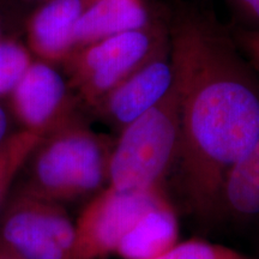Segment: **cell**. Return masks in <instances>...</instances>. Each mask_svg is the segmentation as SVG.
Masks as SVG:
<instances>
[{
  "mask_svg": "<svg viewBox=\"0 0 259 259\" xmlns=\"http://www.w3.org/2000/svg\"><path fill=\"white\" fill-rule=\"evenodd\" d=\"M219 212L240 221L259 218V139L227 171Z\"/></svg>",
  "mask_w": 259,
  "mask_h": 259,
  "instance_id": "obj_12",
  "label": "cell"
},
{
  "mask_svg": "<svg viewBox=\"0 0 259 259\" xmlns=\"http://www.w3.org/2000/svg\"><path fill=\"white\" fill-rule=\"evenodd\" d=\"M0 259H21V258L16 257V255L9 253V252H6L0 248Z\"/></svg>",
  "mask_w": 259,
  "mask_h": 259,
  "instance_id": "obj_20",
  "label": "cell"
},
{
  "mask_svg": "<svg viewBox=\"0 0 259 259\" xmlns=\"http://www.w3.org/2000/svg\"><path fill=\"white\" fill-rule=\"evenodd\" d=\"M231 36L239 52L259 77V30L236 25L233 28Z\"/></svg>",
  "mask_w": 259,
  "mask_h": 259,
  "instance_id": "obj_16",
  "label": "cell"
},
{
  "mask_svg": "<svg viewBox=\"0 0 259 259\" xmlns=\"http://www.w3.org/2000/svg\"><path fill=\"white\" fill-rule=\"evenodd\" d=\"M157 259H252L240 252L218 244L200 240L178 242L171 250Z\"/></svg>",
  "mask_w": 259,
  "mask_h": 259,
  "instance_id": "obj_15",
  "label": "cell"
},
{
  "mask_svg": "<svg viewBox=\"0 0 259 259\" xmlns=\"http://www.w3.org/2000/svg\"><path fill=\"white\" fill-rule=\"evenodd\" d=\"M238 15L239 27L259 30V0H229Z\"/></svg>",
  "mask_w": 259,
  "mask_h": 259,
  "instance_id": "obj_17",
  "label": "cell"
},
{
  "mask_svg": "<svg viewBox=\"0 0 259 259\" xmlns=\"http://www.w3.org/2000/svg\"><path fill=\"white\" fill-rule=\"evenodd\" d=\"M166 197L162 189L128 192L105 187L90 198L74 222V259H102L115 253L139 218Z\"/></svg>",
  "mask_w": 259,
  "mask_h": 259,
  "instance_id": "obj_6",
  "label": "cell"
},
{
  "mask_svg": "<svg viewBox=\"0 0 259 259\" xmlns=\"http://www.w3.org/2000/svg\"><path fill=\"white\" fill-rule=\"evenodd\" d=\"M179 142L180 87L176 76L160 102L119 131L109 158L107 186L128 192L162 189L177 164Z\"/></svg>",
  "mask_w": 259,
  "mask_h": 259,
  "instance_id": "obj_3",
  "label": "cell"
},
{
  "mask_svg": "<svg viewBox=\"0 0 259 259\" xmlns=\"http://www.w3.org/2000/svg\"><path fill=\"white\" fill-rule=\"evenodd\" d=\"M178 239L177 213L166 197L139 218L119 242L115 254L122 259H157L171 250Z\"/></svg>",
  "mask_w": 259,
  "mask_h": 259,
  "instance_id": "obj_11",
  "label": "cell"
},
{
  "mask_svg": "<svg viewBox=\"0 0 259 259\" xmlns=\"http://www.w3.org/2000/svg\"><path fill=\"white\" fill-rule=\"evenodd\" d=\"M170 44L158 23L115 35L80 48L65 61L67 80L79 103L94 109L115 87L163 52Z\"/></svg>",
  "mask_w": 259,
  "mask_h": 259,
  "instance_id": "obj_4",
  "label": "cell"
},
{
  "mask_svg": "<svg viewBox=\"0 0 259 259\" xmlns=\"http://www.w3.org/2000/svg\"><path fill=\"white\" fill-rule=\"evenodd\" d=\"M113 145L112 138L97 134L78 116L41 139L19 186L63 205L92 198L108 185Z\"/></svg>",
  "mask_w": 259,
  "mask_h": 259,
  "instance_id": "obj_2",
  "label": "cell"
},
{
  "mask_svg": "<svg viewBox=\"0 0 259 259\" xmlns=\"http://www.w3.org/2000/svg\"><path fill=\"white\" fill-rule=\"evenodd\" d=\"M156 21L144 0H93L77 22L74 52L106 38L150 27ZM73 52V53H74Z\"/></svg>",
  "mask_w": 259,
  "mask_h": 259,
  "instance_id": "obj_10",
  "label": "cell"
},
{
  "mask_svg": "<svg viewBox=\"0 0 259 259\" xmlns=\"http://www.w3.org/2000/svg\"><path fill=\"white\" fill-rule=\"evenodd\" d=\"M93 0H47L28 19V47L50 64L65 63L74 52L77 22Z\"/></svg>",
  "mask_w": 259,
  "mask_h": 259,
  "instance_id": "obj_9",
  "label": "cell"
},
{
  "mask_svg": "<svg viewBox=\"0 0 259 259\" xmlns=\"http://www.w3.org/2000/svg\"><path fill=\"white\" fill-rule=\"evenodd\" d=\"M31 61L30 52L21 42L11 37L0 42V99L10 96Z\"/></svg>",
  "mask_w": 259,
  "mask_h": 259,
  "instance_id": "obj_14",
  "label": "cell"
},
{
  "mask_svg": "<svg viewBox=\"0 0 259 259\" xmlns=\"http://www.w3.org/2000/svg\"><path fill=\"white\" fill-rule=\"evenodd\" d=\"M76 227L63 204L19 185L0 210V248L21 259H74Z\"/></svg>",
  "mask_w": 259,
  "mask_h": 259,
  "instance_id": "obj_5",
  "label": "cell"
},
{
  "mask_svg": "<svg viewBox=\"0 0 259 259\" xmlns=\"http://www.w3.org/2000/svg\"><path fill=\"white\" fill-rule=\"evenodd\" d=\"M8 30H9V22L6 16L0 11V42L5 38L10 37L8 35Z\"/></svg>",
  "mask_w": 259,
  "mask_h": 259,
  "instance_id": "obj_19",
  "label": "cell"
},
{
  "mask_svg": "<svg viewBox=\"0 0 259 259\" xmlns=\"http://www.w3.org/2000/svg\"><path fill=\"white\" fill-rule=\"evenodd\" d=\"M41 139L36 134L18 130L0 144V210Z\"/></svg>",
  "mask_w": 259,
  "mask_h": 259,
  "instance_id": "obj_13",
  "label": "cell"
},
{
  "mask_svg": "<svg viewBox=\"0 0 259 259\" xmlns=\"http://www.w3.org/2000/svg\"><path fill=\"white\" fill-rule=\"evenodd\" d=\"M11 131V113L0 103V144L9 137Z\"/></svg>",
  "mask_w": 259,
  "mask_h": 259,
  "instance_id": "obj_18",
  "label": "cell"
},
{
  "mask_svg": "<svg viewBox=\"0 0 259 259\" xmlns=\"http://www.w3.org/2000/svg\"><path fill=\"white\" fill-rule=\"evenodd\" d=\"M169 36L180 87L177 164L194 211L211 216L227 171L259 139V79L231 34L199 16L181 17Z\"/></svg>",
  "mask_w": 259,
  "mask_h": 259,
  "instance_id": "obj_1",
  "label": "cell"
},
{
  "mask_svg": "<svg viewBox=\"0 0 259 259\" xmlns=\"http://www.w3.org/2000/svg\"><path fill=\"white\" fill-rule=\"evenodd\" d=\"M174 77L169 44L158 56L107 94L93 111L106 124L121 131L167 95Z\"/></svg>",
  "mask_w": 259,
  "mask_h": 259,
  "instance_id": "obj_8",
  "label": "cell"
},
{
  "mask_svg": "<svg viewBox=\"0 0 259 259\" xmlns=\"http://www.w3.org/2000/svg\"><path fill=\"white\" fill-rule=\"evenodd\" d=\"M9 99L19 130L42 138L80 116L79 101L69 80L44 60L31 61Z\"/></svg>",
  "mask_w": 259,
  "mask_h": 259,
  "instance_id": "obj_7",
  "label": "cell"
},
{
  "mask_svg": "<svg viewBox=\"0 0 259 259\" xmlns=\"http://www.w3.org/2000/svg\"><path fill=\"white\" fill-rule=\"evenodd\" d=\"M12 2H19V3H45L47 0H12Z\"/></svg>",
  "mask_w": 259,
  "mask_h": 259,
  "instance_id": "obj_21",
  "label": "cell"
}]
</instances>
